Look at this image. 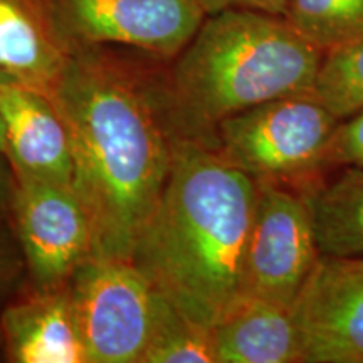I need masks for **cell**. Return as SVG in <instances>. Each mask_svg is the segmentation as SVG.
Here are the masks:
<instances>
[{"label":"cell","mask_w":363,"mask_h":363,"mask_svg":"<svg viewBox=\"0 0 363 363\" xmlns=\"http://www.w3.org/2000/svg\"><path fill=\"white\" fill-rule=\"evenodd\" d=\"M169 59L81 45L51 93L72 152V189L93 230L94 256L130 259L174 162L163 106Z\"/></svg>","instance_id":"6da1fadb"},{"label":"cell","mask_w":363,"mask_h":363,"mask_svg":"<svg viewBox=\"0 0 363 363\" xmlns=\"http://www.w3.org/2000/svg\"><path fill=\"white\" fill-rule=\"evenodd\" d=\"M257 182L219 153L177 143L160 201L131 262L157 293L212 328L242 296V269Z\"/></svg>","instance_id":"7a4b0ae2"},{"label":"cell","mask_w":363,"mask_h":363,"mask_svg":"<svg viewBox=\"0 0 363 363\" xmlns=\"http://www.w3.org/2000/svg\"><path fill=\"white\" fill-rule=\"evenodd\" d=\"M321 56L283 16L257 11L206 16L163 74V106L175 143L216 150L217 128L227 118L313 91Z\"/></svg>","instance_id":"3957f363"},{"label":"cell","mask_w":363,"mask_h":363,"mask_svg":"<svg viewBox=\"0 0 363 363\" xmlns=\"http://www.w3.org/2000/svg\"><path fill=\"white\" fill-rule=\"evenodd\" d=\"M340 120L313 91L269 99L227 118L214 152L259 182L303 190L330 174V138Z\"/></svg>","instance_id":"277c9868"},{"label":"cell","mask_w":363,"mask_h":363,"mask_svg":"<svg viewBox=\"0 0 363 363\" xmlns=\"http://www.w3.org/2000/svg\"><path fill=\"white\" fill-rule=\"evenodd\" d=\"M67 289L88 363H140L157 298L143 272L130 259L91 256Z\"/></svg>","instance_id":"5b68a950"},{"label":"cell","mask_w":363,"mask_h":363,"mask_svg":"<svg viewBox=\"0 0 363 363\" xmlns=\"http://www.w3.org/2000/svg\"><path fill=\"white\" fill-rule=\"evenodd\" d=\"M257 182L242 269V294L291 306L320 251L306 199L288 185Z\"/></svg>","instance_id":"8992f818"},{"label":"cell","mask_w":363,"mask_h":363,"mask_svg":"<svg viewBox=\"0 0 363 363\" xmlns=\"http://www.w3.org/2000/svg\"><path fill=\"white\" fill-rule=\"evenodd\" d=\"M71 49L120 45L174 59L206 19L195 0H49Z\"/></svg>","instance_id":"52a82bcc"},{"label":"cell","mask_w":363,"mask_h":363,"mask_svg":"<svg viewBox=\"0 0 363 363\" xmlns=\"http://www.w3.org/2000/svg\"><path fill=\"white\" fill-rule=\"evenodd\" d=\"M11 220L29 288H65L74 271L94 256L93 230L72 185L16 179Z\"/></svg>","instance_id":"ba28073f"},{"label":"cell","mask_w":363,"mask_h":363,"mask_svg":"<svg viewBox=\"0 0 363 363\" xmlns=\"http://www.w3.org/2000/svg\"><path fill=\"white\" fill-rule=\"evenodd\" d=\"M291 310L303 363H363V257H318Z\"/></svg>","instance_id":"9c48e42d"},{"label":"cell","mask_w":363,"mask_h":363,"mask_svg":"<svg viewBox=\"0 0 363 363\" xmlns=\"http://www.w3.org/2000/svg\"><path fill=\"white\" fill-rule=\"evenodd\" d=\"M0 116L16 179L72 185L69 135L48 94L0 79Z\"/></svg>","instance_id":"30bf717a"},{"label":"cell","mask_w":363,"mask_h":363,"mask_svg":"<svg viewBox=\"0 0 363 363\" xmlns=\"http://www.w3.org/2000/svg\"><path fill=\"white\" fill-rule=\"evenodd\" d=\"M4 350L13 363H88L67 286H26L0 310Z\"/></svg>","instance_id":"8fae6325"},{"label":"cell","mask_w":363,"mask_h":363,"mask_svg":"<svg viewBox=\"0 0 363 363\" xmlns=\"http://www.w3.org/2000/svg\"><path fill=\"white\" fill-rule=\"evenodd\" d=\"M69 56L49 0H0V79L51 96Z\"/></svg>","instance_id":"7c38bea8"},{"label":"cell","mask_w":363,"mask_h":363,"mask_svg":"<svg viewBox=\"0 0 363 363\" xmlns=\"http://www.w3.org/2000/svg\"><path fill=\"white\" fill-rule=\"evenodd\" d=\"M217 363H303L291 306L242 294L212 326Z\"/></svg>","instance_id":"4fadbf2b"},{"label":"cell","mask_w":363,"mask_h":363,"mask_svg":"<svg viewBox=\"0 0 363 363\" xmlns=\"http://www.w3.org/2000/svg\"><path fill=\"white\" fill-rule=\"evenodd\" d=\"M299 192L310 207L320 256L363 257V170H333Z\"/></svg>","instance_id":"5bb4252c"},{"label":"cell","mask_w":363,"mask_h":363,"mask_svg":"<svg viewBox=\"0 0 363 363\" xmlns=\"http://www.w3.org/2000/svg\"><path fill=\"white\" fill-rule=\"evenodd\" d=\"M140 363H217L212 328L194 321L157 293L152 328Z\"/></svg>","instance_id":"9a60e30c"},{"label":"cell","mask_w":363,"mask_h":363,"mask_svg":"<svg viewBox=\"0 0 363 363\" xmlns=\"http://www.w3.org/2000/svg\"><path fill=\"white\" fill-rule=\"evenodd\" d=\"M284 17L321 52L363 35V0H289Z\"/></svg>","instance_id":"2e32d148"},{"label":"cell","mask_w":363,"mask_h":363,"mask_svg":"<svg viewBox=\"0 0 363 363\" xmlns=\"http://www.w3.org/2000/svg\"><path fill=\"white\" fill-rule=\"evenodd\" d=\"M313 94L338 120H345L362 110L363 35L323 52Z\"/></svg>","instance_id":"e0dca14e"},{"label":"cell","mask_w":363,"mask_h":363,"mask_svg":"<svg viewBox=\"0 0 363 363\" xmlns=\"http://www.w3.org/2000/svg\"><path fill=\"white\" fill-rule=\"evenodd\" d=\"M27 286V267L11 216H0V310Z\"/></svg>","instance_id":"ac0fdd59"},{"label":"cell","mask_w":363,"mask_h":363,"mask_svg":"<svg viewBox=\"0 0 363 363\" xmlns=\"http://www.w3.org/2000/svg\"><path fill=\"white\" fill-rule=\"evenodd\" d=\"M326 163L330 172L347 167L363 170V108L340 120L330 138Z\"/></svg>","instance_id":"d6986e66"},{"label":"cell","mask_w":363,"mask_h":363,"mask_svg":"<svg viewBox=\"0 0 363 363\" xmlns=\"http://www.w3.org/2000/svg\"><path fill=\"white\" fill-rule=\"evenodd\" d=\"M206 16L222 11H257L283 16L288 11L289 0H195Z\"/></svg>","instance_id":"ffe728a7"},{"label":"cell","mask_w":363,"mask_h":363,"mask_svg":"<svg viewBox=\"0 0 363 363\" xmlns=\"http://www.w3.org/2000/svg\"><path fill=\"white\" fill-rule=\"evenodd\" d=\"M13 190H16V175L6 155H0V216H11Z\"/></svg>","instance_id":"44dd1931"},{"label":"cell","mask_w":363,"mask_h":363,"mask_svg":"<svg viewBox=\"0 0 363 363\" xmlns=\"http://www.w3.org/2000/svg\"><path fill=\"white\" fill-rule=\"evenodd\" d=\"M0 155H6V131H4L2 116H0Z\"/></svg>","instance_id":"7402d4cb"},{"label":"cell","mask_w":363,"mask_h":363,"mask_svg":"<svg viewBox=\"0 0 363 363\" xmlns=\"http://www.w3.org/2000/svg\"><path fill=\"white\" fill-rule=\"evenodd\" d=\"M0 348H4V333H2V326H0Z\"/></svg>","instance_id":"603a6c76"}]
</instances>
